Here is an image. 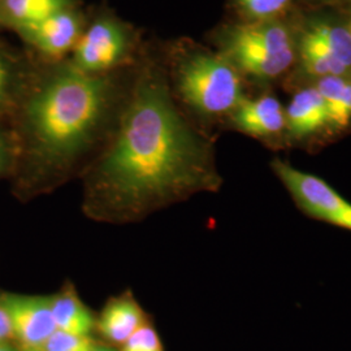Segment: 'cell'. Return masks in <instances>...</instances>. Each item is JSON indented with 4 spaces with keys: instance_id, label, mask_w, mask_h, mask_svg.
Wrapping results in <instances>:
<instances>
[{
    "instance_id": "20",
    "label": "cell",
    "mask_w": 351,
    "mask_h": 351,
    "mask_svg": "<svg viewBox=\"0 0 351 351\" xmlns=\"http://www.w3.org/2000/svg\"><path fill=\"white\" fill-rule=\"evenodd\" d=\"M123 351H163V346L155 329L143 324L126 341Z\"/></svg>"
},
{
    "instance_id": "13",
    "label": "cell",
    "mask_w": 351,
    "mask_h": 351,
    "mask_svg": "<svg viewBox=\"0 0 351 351\" xmlns=\"http://www.w3.org/2000/svg\"><path fill=\"white\" fill-rule=\"evenodd\" d=\"M229 43L249 46L274 53L291 50V38L288 29L275 23L239 27L233 32Z\"/></svg>"
},
{
    "instance_id": "18",
    "label": "cell",
    "mask_w": 351,
    "mask_h": 351,
    "mask_svg": "<svg viewBox=\"0 0 351 351\" xmlns=\"http://www.w3.org/2000/svg\"><path fill=\"white\" fill-rule=\"evenodd\" d=\"M97 348L90 336H78L62 330H55L43 345V351H93Z\"/></svg>"
},
{
    "instance_id": "9",
    "label": "cell",
    "mask_w": 351,
    "mask_h": 351,
    "mask_svg": "<svg viewBox=\"0 0 351 351\" xmlns=\"http://www.w3.org/2000/svg\"><path fill=\"white\" fill-rule=\"evenodd\" d=\"M285 117L295 137L308 136L329 123L326 103L316 88H304L295 94Z\"/></svg>"
},
{
    "instance_id": "25",
    "label": "cell",
    "mask_w": 351,
    "mask_h": 351,
    "mask_svg": "<svg viewBox=\"0 0 351 351\" xmlns=\"http://www.w3.org/2000/svg\"><path fill=\"white\" fill-rule=\"evenodd\" d=\"M24 351H43L42 349H36V350H24Z\"/></svg>"
},
{
    "instance_id": "11",
    "label": "cell",
    "mask_w": 351,
    "mask_h": 351,
    "mask_svg": "<svg viewBox=\"0 0 351 351\" xmlns=\"http://www.w3.org/2000/svg\"><path fill=\"white\" fill-rule=\"evenodd\" d=\"M229 51L233 56V60L242 71L263 78L281 75L294 60L293 49L274 53L249 46L229 43Z\"/></svg>"
},
{
    "instance_id": "15",
    "label": "cell",
    "mask_w": 351,
    "mask_h": 351,
    "mask_svg": "<svg viewBox=\"0 0 351 351\" xmlns=\"http://www.w3.org/2000/svg\"><path fill=\"white\" fill-rule=\"evenodd\" d=\"M71 0H4V10L21 30L36 25L51 14L69 10Z\"/></svg>"
},
{
    "instance_id": "7",
    "label": "cell",
    "mask_w": 351,
    "mask_h": 351,
    "mask_svg": "<svg viewBox=\"0 0 351 351\" xmlns=\"http://www.w3.org/2000/svg\"><path fill=\"white\" fill-rule=\"evenodd\" d=\"M29 39L51 58H60L75 49L81 37L80 19L69 10L51 14L36 25L24 30Z\"/></svg>"
},
{
    "instance_id": "21",
    "label": "cell",
    "mask_w": 351,
    "mask_h": 351,
    "mask_svg": "<svg viewBox=\"0 0 351 351\" xmlns=\"http://www.w3.org/2000/svg\"><path fill=\"white\" fill-rule=\"evenodd\" d=\"M13 337L12 326L5 310L0 306V343Z\"/></svg>"
},
{
    "instance_id": "2",
    "label": "cell",
    "mask_w": 351,
    "mask_h": 351,
    "mask_svg": "<svg viewBox=\"0 0 351 351\" xmlns=\"http://www.w3.org/2000/svg\"><path fill=\"white\" fill-rule=\"evenodd\" d=\"M108 80L69 66L52 75L29 103L27 116L43 152L56 162L81 150L106 113Z\"/></svg>"
},
{
    "instance_id": "4",
    "label": "cell",
    "mask_w": 351,
    "mask_h": 351,
    "mask_svg": "<svg viewBox=\"0 0 351 351\" xmlns=\"http://www.w3.org/2000/svg\"><path fill=\"white\" fill-rule=\"evenodd\" d=\"M272 168L290 195L308 216L351 230V203L317 176L276 159Z\"/></svg>"
},
{
    "instance_id": "8",
    "label": "cell",
    "mask_w": 351,
    "mask_h": 351,
    "mask_svg": "<svg viewBox=\"0 0 351 351\" xmlns=\"http://www.w3.org/2000/svg\"><path fill=\"white\" fill-rule=\"evenodd\" d=\"M234 124L242 132L255 137L276 134L287 124L281 103L274 97H262L239 103L233 114Z\"/></svg>"
},
{
    "instance_id": "24",
    "label": "cell",
    "mask_w": 351,
    "mask_h": 351,
    "mask_svg": "<svg viewBox=\"0 0 351 351\" xmlns=\"http://www.w3.org/2000/svg\"><path fill=\"white\" fill-rule=\"evenodd\" d=\"M93 351H113V350H111V349H106V348H98V346H97V348H95V349H94V350Z\"/></svg>"
},
{
    "instance_id": "23",
    "label": "cell",
    "mask_w": 351,
    "mask_h": 351,
    "mask_svg": "<svg viewBox=\"0 0 351 351\" xmlns=\"http://www.w3.org/2000/svg\"><path fill=\"white\" fill-rule=\"evenodd\" d=\"M0 351H14L11 346H8L5 342L0 343Z\"/></svg>"
},
{
    "instance_id": "1",
    "label": "cell",
    "mask_w": 351,
    "mask_h": 351,
    "mask_svg": "<svg viewBox=\"0 0 351 351\" xmlns=\"http://www.w3.org/2000/svg\"><path fill=\"white\" fill-rule=\"evenodd\" d=\"M110 199L141 207L207 184L204 154L163 84L145 80L132 99L99 171Z\"/></svg>"
},
{
    "instance_id": "5",
    "label": "cell",
    "mask_w": 351,
    "mask_h": 351,
    "mask_svg": "<svg viewBox=\"0 0 351 351\" xmlns=\"http://www.w3.org/2000/svg\"><path fill=\"white\" fill-rule=\"evenodd\" d=\"M129 39L125 30L111 20H99L88 27L75 43V69L99 75L125 58Z\"/></svg>"
},
{
    "instance_id": "17",
    "label": "cell",
    "mask_w": 351,
    "mask_h": 351,
    "mask_svg": "<svg viewBox=\"0 0 351 351\" xmlns=\"http://www.w3.org/2000/svg\"><path fill=\"white\" fill-rule=\"evenodd\" d=\"M302 60L307 73L320 75L322 78L328 75H342L348 71L329 51L307 36H304L302 42Z\"/></svg>"
},
{
    "instance_id": "19",
    "label": "cell",
    "mask_w": 351,
    "mask_h": 351,
    "mask_svg": "<svg viewBox=\"0 0 351 351\" xmlns=\"http://www.w3.org/2000/svg\"><path fill=\"white\" fill-rule=\"evenodd\" d=\"M243 12L254 20H265L276 16L290 0H237Z\"/></svg>"
},
{
    "instance_id": "6",
    "label": "cell",
    "mask_w": 351,
    "mask_h": 351,
    "mask_svg": "<svg viewBox=\"0 0 351 351\" xmlns=\"http://www.w3.org/2000/svg\"><path fill=\"white\" fill-rule=\"evenodd\" d=\"M12 326L13 337L24 350L42 349L56 330L51 298L5 294L0 298Z\"/></svg>"
},
{
    "instance_id": "14",
    "label": "cell",
    "mask_w": 351,
    "mask_h": 351,
    "mask_svg": "<svg viewBox=\"0 0 351 351\" xmlns=\"http://www.w3.org/2000/svg\"><path fill=\"white\" fill-rule=\"evenodd\" d=\"M316 90L326 103L329 123L346 126L351 120V84L341 75L323 77Z\"/></svg>"
},
{
    "instance_id": "22",
    "label": "cell",
    "mask_w": 351,
    "mask_h": 351,
    "mask_svg": "<svg viewBox=\"0 0 351 351\" xmlns=\"http://www.w3.org/2000/svg\"><path fill=\"white\" fill-rule=\"evenodd\" d=\"M8 80H10V69L7 66V63L4 62V59L0 56V99L5 93Z\"/></svg>"
},
{
    "instance_id": "3",
    "label": "cell",
    "mask_w": 351,
    "mask_h": 351,
    "mask_svg": "<svg viewBox=\"0 0 351 351\" xmlns=\"http://www.w3.org/2000/svg\"><path fill=\"white\" fill-rule=\"evenodd\" d=\"M178 86L189 104L207 114L234 111L242 101L234 68L213 55L198 53L185 60L178 72Z\"/></svg>"
},
{
    "instance_id": "12",
    "label": "cell",
    "mask_w": 351,
    "mask_h": 351,
    "mask_svg": "<svg viewBox=\"0 0 351 351\" xmlns=\"http://www.w3.org/2000/svg\"><path fill=\"white\" fill-rule=\"evenodd\" d=\"M51 310L56 329L62 332L88 336L95 324L88 307L71 290L52 297Z\"/></svg>"
},
{
    "instance_id": "10",
    "label": "cell",
    "mask_w": 351,
    "mask_h": 351,
    "mask_svg": "<svg viewBox=\"0 0 351 351\" xmlns=\"http://www.w3.org/2000/svg\"><path fill=\"white\" fill-rule=\"evenodd\" d=\"M142 326V310L132 298H119L110 302L103 310L98 323L103 337L123 345Z\"/></svg>"
},
{
    "instance_id": "16",
    "label": "cell",
    "mask_w": 351,
    "mask_h": 351,
    "mask_svg": "<svg viewBox=\"0 0 351 351\" xmlns=\"http://www.w3.org/2000/svg\"><path fill=\"white\" fill-rule=\"evenodd\" d=\"M316 43L332 53L339 63L348 69L351 66V33L342 26L317 24L313 26L307 34Z\"/></svg>"
}]
</instances>
